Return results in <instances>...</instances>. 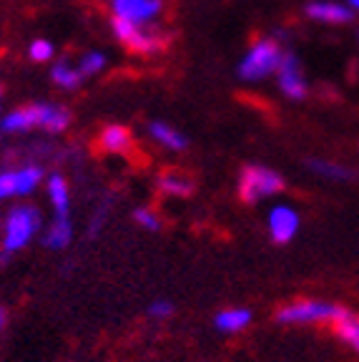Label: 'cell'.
Returning a JSON list of instances; mask_svg holds the SVG:
<instances>
[{
  "label": "cell",
  "instance_id": "6da1fadb",
  "mask_svg": "<svg viewBox=\"0 0 359 362\" xmlns=\"http://www.w3.org/2000/svg\"><path fill=\"white\" fill-rule=\"evenodd\" d=\"M71 124V113L63 106H53V103H30L18 111L8 113L6 119L0 121V131L6 134H20V131L30 129H43L51 134H61Z\"/></svg>",
  "mask_w": 359,
  "mask_h": 362
},
{
  "label": "cell",
  "instance_id": "7a4b0ae2",
  "mask_svg": "<svg viewBox=\"0 0 359 362\" xmlns=\"http://www.w3.org/2000/svg\"><path fill=\"white\" fill-rule=\"evenodd\" d=\"M113 33H116V38L129 51L141 53V56L161 53L169 45V35L163 33V30L153 28L151 23H134V21H126V18L113 16Z\"/></svg>",
  "mask_w": 359,
  "mask_h": 362
},
{
  "label": "cell",
  "instance_id": "3957f363",
  "mask_svg": "<svg viewBox=\"0 0 359 362\" xmlns=\"http://www.w3.org/2000/svg\"><path fill=\"white\" fill-rule=\"evenodd\" d=\"M281 48L276 45V40L264 38L249 48V53L244 56V61L239 63V76L244 81H261L266 76H271L279 68L281 61Z\"/></svg>",
  "mask_w": 359,
  "mask_h": 362
},
{
  "label": "cell",
  "instance_id": "277c9868",
  "mask_svg": "<svg viewBox=\"0 0 359 362\" xmlns=\"http://www.w3.org/2000/svg\"><path fill=\"white\" fill-rule=\"evenodd\" d=\"M284 189V179L266 166H247L239 176V197L244 204H257Z\"/></svg>",
  "mask_w": 359,
  "mask_h": 362
},
{
  "label": "cell",
  "instance_id": "5b68a950",
  "mask_svg": "<svg viewBox=\"0 0 359 362\" xmlns=\"http://www.w3.org/2000/svg\"><path fill=\"white\" fill-rule=\"evenodd\" d=\"M40 226V211L35 206H16L6 219V234H3V249L18 252L33 239Z\"/></svg>",
  "mask_w": 359,
  "mask_h": 362
},
{
  "label": "cell",
  "instance_id": "8992f818",
  "mask_svg": "<svg viewBox=\"0 0 359 362\" xmlns=\"http://www.w3.org/2000/svg\"><path fill=\"white\" fill-rule=\"evenodd\" d=\"M339 307L319 300H299L279 310L276 320L284 325H309V322H331L337 317Z\"/></svg>",
  "mask_w": 359,
  "mask_h": 362
},
{
  "label": "cell",
  "instance_id": "52a82bcc",
  "mask_svg": "<svg viewBox=\"0 0 359 362\" xmlns=\"http://www.w3.org/2000/svg\"><path fill=\"white\" fill-rule=\"evenodd\" d=\"M38 166H20V169H8L0 171V199H13V197H25L30 194L40 181Z\"/></svg>",
  "mask_w": 359,
  "mask_h": 362
},
{
  "label": "cell",
  "instance_id": "ba28073f",
  "mask_svg": "<svg viewBox=\"0 0 359 362\" xmlns=\"http://www.w3.org/2000/svg\"><path fill=\"white\" fill-rule=\"evenodd\" d=\"M276 74H279V88L286 98L302 101L307 96V81H304L302 66H299V58L294 53H284L281 56Z\"/></svg>",
  "mask_w": 359,
  "mask_h": 362
},
{
  "label": "cell",
  "instance_id": "9c48e42d",
  "mask_svg": "<svg viewBox=\"0 0 359 362\" xmlns=\"http://www.w3.org/2000/svg\"><path fill=\"white\" fill-rule=\"evenodd\" d=\"M113 16L134 23H151L163 11V0H111Z\"/></svg>",
  "mask_w": 359,
  "mask_h": 362
},
{
  "label": "cell",
  "instance_id": "30bf717a",
  "mask_svg": "<svg viewBox=\"0 0 359 362\" xmlns=\"http://www.w3.org/2000/svg\"><path fill=\"white\" fill-rule=\"evenodd\" d=\"M299 229V216L289 206H274L269 214V234L276 244L292 242Z\"/></svg>",
  "mask_w": 359,
  "mask_h": 362
},
{
  "label": "cell",
  "instance_id": "8fae6325",
  "mask_svg": "<svg viewBox=\"0 0 359 362\" xmlns=\"http://www.w3.org/2000/svg\"><path fill=\"white\" fill-rule=\"evenodd\" d=\"M307 16L314 18L319 23H329V25H344V23H352L354 13L344 3H331V0H314L307 6Z\"/></svg>",
  "mask_w": 359,
  "mask_h": 362
},
{
  "label": "cell",
  "instance_id": "7c38bea8",
  "mask_svg": "<svg viewBox=\"0 0 359 362\" xmlns=\"http://www.w3.org/2000/svg\"><path fill=\"white\" fill-rule=\"evenodd\" d=\"M331 322H334V329H337L339 337H342L354 352H359V317L352 315L349 310H344V307H339L337 317H334Z\"/></svg>",
  "mask_w": 359,
  "mask_h": 362
},
{
  "label": "cell",
  "instance_id": "4fadbf2b",
  "mask_svg": "<svg viewBox=\"0 0 359 362\" xmlns=\"http://www.w3.org/2000/svg\"><path fill=\"white\" fill-rule=\"evenodd\" d=\"M158 192L166 197H189L194 192V181L179 171H169V174L158 176Z\"/></svg>",
  "mask_w": 359,
  "mask_h": 362
},
{
  "label": "cell",
  "instance_id": "5bb4252c",
  "mask_svg": "<svg viewBox=\"0 0 359 362\" xmlns=\"http://www.w3.org/2000/svg\"><path fill=\"white\" fill-rule=\"evenodd\" d=\"M249 322H252V312L244 310V307H231V310L216 315V327L221 332H242Z\"/></svg>",
  "mask_w": 359,
  "mask_h": 362
},
{
  "label": "cell",
  "instance_id": "9a60e30c",
  "mask_svg": "<svg viewBox=\"0 0 359 362\" xmlns=\"http://www.w3.org/2000/svg\"><path fill=\"white\" fill-rule=\"evenodd\" d=\"M148 131H151V136L156 139L161 146L171 148V151H184L189 144H186V136L179 134L176 129H171L169 124H161V121H153L151 126H148Z\"/></svg>",
  "mask_w": 359,
  "mask_h": 362
},
{
  "label": "cell",
  "instance_id": "2e32d148",
  "mask_svg": "<svg viewBox=\"0 0 359 362\" xmlns=\"http://www.w3.org/2000/svg\"><path fill=\"white\" fill-rule=\"evenodd\" d=\"M71 237H73V226H71V219L68 216H56L48 232H45V247L48 249H63L71 244Z\"/></svg>",
  "mask_w": 359,
  "mask_h": 362
},
{
  "label": "cell",
  "instance_id": "e0dca14e",
  "mask_svg": "<svg viewBox=\"0 0 359 362\" xmlns=\"http://www.w3.org/2000/svg\"><path fill=\"white\" fill-rule=\"evenodd\" d=\"M103 151L111 153H124L126 148L131 146V134L124 129V126H108V129L101 131V139H98Z\"/></svg>",
  "mask_w": 359,
  "mask_h": 362
},
{
  "label": "cell",
  "instance_id": "ac0fdd59",
  "mask_svg": "<svg viewBox=\"0 0 359 362\" xmlns=\"http://www.w3.org/2000/svg\"><path fill=\"white\" fill-rule=\"evenodd\" d=\"M48 199H51L53 209H56V216H68V204H71V194H68V187L63 176L53 174L48 179Z\"/></svg>",
  "mask_w": 359,
  "mask_h": 362
},
{
  "label": "cell",
  "instance_id": "d6986e66",
  "mask_svg": "<svg viewBox=\"0 0 359 362\" xmlns=\"http://www.w3.org/2000/svg\"><path fill=\"white\" fill-rule=\"evenodd\" d=\"M51 78L56 81V86H61V88H66V90H73V88H78V86L83 83V76H81V71L76 66H71L68 61H58L56 66H53Z\"/></svg>",
  "mask_w": 359,
  "mask_h": 362
},
{
  "label": "cell",
  "instance_id": "ffe728a7",
  "mask_svg": "<svg viewBox=\"0 0 359 362\" xmlns=\"http://www.w3.org/2000/svg\"><path fill=\"white\" fill-rule=\"evenodd\" d=\"M309 169L314 171V174L326 176V179H334V181L354 179V171H349L347 166H342V164H334V161H319V158H312V161H309Z\"/></svg>",
  "mask_w": 359,
  "mask_h": 362
},
{
  "label": "cell",
  "instance_id": "44dd1931",
  "mask_svg": "<svg viewBox=\"0 0 359 362\" xmlns=\"http://www.w3.org/2000/svg\"><path fill=\"white\" fill-rule=\"evenodd\" d=\"M103 66H106V56L103 53H86L76 68L81 71L83 78H88V76H95L98 71H103Z\"/></svg>",
  "mask_w": 359,
  "mask_h": 362
},
{
  "label": "cell",
  "instance_id": "7402d4cb",
  "mask_svg": "<svg viewBox=\"0 0 359 362\" xmlns=\"http://www.w3.org/2000/svg\"><path fill=\"white\" fill-rule=\"evenodd\" d=\"M28 56L33 58L35 63L51 61V58H53V45L48 43L45 38H35L33 43H30V48H28Z\"/></svg>",
  "mask_w": 359,
  "mask_h": 362
},
{
  "label": "cell",
  "instance_id": "603a6c76",
  "mask_svg": "<svg viewBox=\"0 0 359 362\" xmlns=\"http://www.w3.org/2000/svg\"><path fill=\"white\" fill-rule=\"evenodd\" d=\"M134 219L139 221L143 229H148V232H156V229H161V219H158L151 209H139L134 214Z\"/></svg>",
  "mask_w": 359,
  "mask_h": 362
},
{
  "label": "cell",
  "instance_id": "cb8c5ba5",
  "mask_svg": "<svg viewBox=\"0 0 359 362\" xmlns=\"http://www.w3.org/2000/svg\"><path fill=\"white\" fill-rule=\"evenodd\" d=\"M171 312H174V307L169 302H153L148 307V317H153V320H166V317H171Z\"/></svg>",
  "mask_w": 359,
  "mask_h": 362
},
{
  "label": "cell",
  "instance_id": "d4e9b609",
  "mask_svg": "<svg viewBox=\"0 0 359 362\" xmlns=\"http://www.w3.org/2000/svg\"><path fill=\"white\" fill-rule=\"evenodd\" d=\"M3 325H6V312L0 310V329H3Z\"/></svg>",
  "mask_w": 359,
  "mask_h": 362
},
{
  "label": "cell",
  "instance_id": "484cf974",
  "mask_svg": "<svg viewBox=\"0 0 359 362\" xmlns=\"http://www.w3.org/2000/svg\"><path fill=\"white\" fill-rule=\"evenodd\" d=\"M349 6H352L354 11H359V0H349Z\"/></svg>",
  "mask_w": 359,
  "mask_h": 362
},
{
  "label": "cell",
  "instance_id": "4316f807",
  "mask_svg": "<svg viewBox=\"0 0 359 362\" xmlns=\"http://www.w3.org/2000/svg\"><path fill=\"white\" fill-rule=\"evenodd\" d=\"M357 38H359V35H357Z\"/></svg>",
  "mask_w": 359,
  "mask_h": 362
}]
</instances>
